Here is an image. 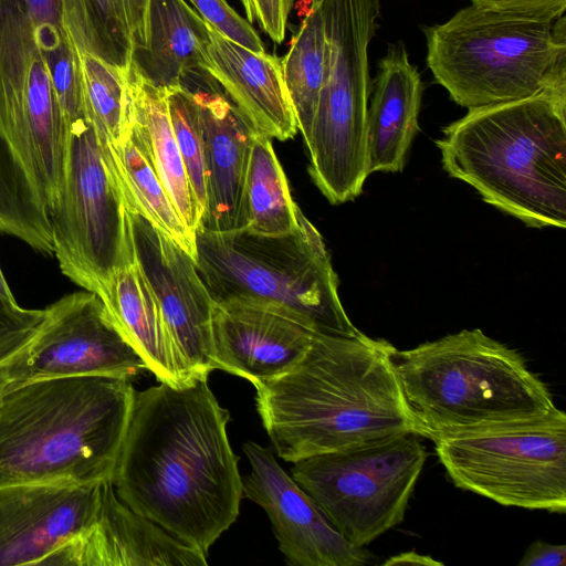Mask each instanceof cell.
<instances>
[{
	"label": "cell",
	"mask_w": 566,
	"mask_h": 566,
	"mask_svg": "<svg viewBox=\"0 0 566 566\" xmlns=\"http://www.w3.org/2000/svg\"><path fill=\"white\" fill-rule=\"evenodd\" d=\"M229 420L207 379L135 390L111 478L130 510L207 557L235 522L243 497Z\"/></svg>",
	"instance_id": "cell-1"
},
{
	"label": "cell",
	"mask_w": 566,
	"mask_h": 566,
	"mask_svg": "<svg viewBox=\"0 0 566 566\" xmlns=\"http://www.w3.org/2000/svg\"><path fill=\"white\" fill-rule=\"evenodd\" d=\"M396 349L360 331L315 333L296 365L254 385L256 410L276 454L294 463L399 433L426 438L403 395Z\"/></svg>",
	"instance_id": "cell-2"
},
{
	"label": "cell",
	"mask_w": 566,
	"mask_h": 566,
	"mask_svg": "<svg viewBox=\"0 0 566 566\" xmlns=\"http://www.w3.org/2000/svg\"><path fill=\"white\" fill-rule=\"evenodd\" d=\"M135 389L125 377L43 378L0 400V486L111 480Z\"/></svg>",
	"instance_id": "cell-3"
},
{
	"label": "cell",
	"mask_w": 566,
	"mask_h": 566,
	"mask_svg": "<svg viewBox=\"0 0 566 566\" xmlns=\"http://www.w3.org/2000/svg\"><path fill=\"white\" fill-rule=\"evenodd\" d=\"M436 142L443 169L528 227L566 226V96L543 93L469 112Z\"/></svg>",
	"instance_id": "cell-4"
},
{
	"label": "cell",
	"mask_w": 566,
	"mask_h": 566,
	"mask_svg": "<svg viewBox=\"0 0 566 566\" xmlns=\"http://www.w3.org/2000/svg\"><path fill=\"white\" fill-rule=\"evenodd\" d=\"M406 400L426 438L544 416L556 408L524 356L481 329H463L394 354Z\"/></svg>",
	"instance_id": "cell-5"
},
{
	"label": "cell",
	"mask_w": 566,
	"mask_h": 566,
	"mask_svg": "<svg viewBox=\"0 0 566 566\" xmlns=\"http://www.w3.org/2000/svg\"><path fill=\"white\" fill-rule=\"evenodd\" d=\"M422 31L431 74L464 108L566 96L565 15L537 19L471 3Z\"/></svg>",
	"instance_id": "cell-6"
},
{
	"label": "cell",
	"mask_w": 566,
	"mask_h": 566,
	"mask_svg": "<svg viewBox=\"0 0 566 566\" xmlns=\"http://www.w3.org/2000/svg\"><path fill=\"white\" fill-rule=\"evenodd\" d=\"M195 262L212 301H256L284 310L317 334L353 336L338 295L337 275L319 232L298 213V226L281 235L247 228L195 230Z\"/></svg>",
	"instance_id": "cell-7"
},
{
	"label": "cell",
	"mask_w": 566,
	"mask_h": 566,
	"mask_svg": "<svg viewBox=\"0 0 566 566\" xmlns=\"http://www.w3.org/2000/svg\"><path fill=\"white\" fill-rule=\"evenodd\" d=\"M451 482L504 506L566 512V415L557 407L528 419L433 436Z\"/></svg>",
	"instance_id": "cell-8"
},
{
	"label": "cell",
	"mask_w": 566,
	"mask_h": 566,
	"mask_svg": "<svg viewBox=\"0 0 566 566\" xmlns=\"http://www.w3.org/2000/svg\"><path fill=\"white\" fill-rule=\"evenodd\" d=\"M69 125L36 28L18 2L0 13V176L35 181L49 211L63 187Z\"/></svg>",
	"instance_id": "cell-9"
},
{
	"label": "cell",
	"mask_w": 566,
	"mask_h": 566,
	"mask_svg": "<svg viewBox=\"0 0 566 566\" xmlns=\"http://www.w3.org/2000/svg\"><path fill=\"white\" fill-rule=\"evenodd\" d=\"M428 458L415 433H399L294 462V481L353 545L400 524Z\"/></svg>",
	"instance_id": "cell-10"
},
{
	"label": "cell",
	"mask_w": 566,
	"mask_h": 566,
	"mask_svg": "<svg viewBox=\"0 0 566 566\" xmlns=\"http://www.w3.org/2000/svg\"><path fill=\"white\" fill-rule=\"evenodd\" d=\"M61 272L101 296L112 276L135 261L127 207L91 122L69 125L63 187L50 211Z\"/></svg>",
	"instance_id": "cell-11"
},
{
	"label": "cell",
	"mask_w": 566,
	"mask_h": 566,
	"mask_svg": "<svg viewBox=\"0 0 566 566\" xmlns=\"http://www.w3.org/2000/svg\"><path fill=\"white\" fill-rule=\"evenodd\" d=\"M0 367L8 387L54 377L130 378L146 369L103 300L86 290L45 307L34 336Z\"/></svg>",
	"instance_id": "cell-12"
},
{
	"label": "cell",
	"mask_w": 566,
	"mask_h": 566,
	"mask_svg": "<svg viewBox=\"0 0 566 566\" xmlns=\"http://www.w3.org/2000/svg\"><path fill=\"white\" fill-rule=\"evenodd\" d=\"M135 261L153 290L177 350L196 381L216 369L213 301L195 259L143 214L128 210Z\"/></svg>",
	"instance_id": "cell-13"
},
{
	"label": "cell",
	"mask_w": 566,
	"mask_h": 566,
	"mask_svg": "<svg viewBox=\"0 0 566 566\" xmlns=\"http://www.w3.org/2000/svg\"><path fill=\"white\" fill-rule=\"evenodd\" d=\"M250 472L242 479L243 496L266 512L279 548L292 566H361L373 555L349 543L312 497L275 460L272 449L243 444Z\"/></svg>",
	"instance_id": "cell-14"
},
{
	"label": "cell",
	"mask_w": 566,
	"mask_h": 566,
	"mask_svg": "<svg viewBox=\"0 0 566 566\" xmlns=\"http://www.w3.org/2000/svg\"><path fill=\"white\" fill-rule=\"evenodd\" d=\"M102 482L0 486V566L38 565L95 520Z\"/></svg>",
	"instance_id": "cell-15"
},
{
	"label": "cell",
	"mask_w": 566,
	"mask_h": 566,
	"mask_svg": "<svg viewBox=\"0 0 566 566\" xmlns=\"http://www.w3.org/2000/svg\"><path fill=\"white\" fill-rule=\"evenodd\" d=\"M211 333L216 369L253 386L296 365L315 334L289 312L248 300L213 302Z\"/></svg>",
	"instance_id": "cell-16"
},
{
	"label": "cell",
	"mask_w": 566,
	"mask_h": 566,
	"mask_svg": "<svg viewBox=\"0 0 566 566\" xmlns=\"http://www.w3.org/2000/svg\"><path fill=\"white\" fill-rule=\"evenodd\" d=\"M207 556L124 504L102 483L94 522L42 563L62 566H206Z\"/></svg>",
	"instance_id": "cell-17"
},
{
	"label": "cell",
	"mask_w": 566,
	"mask_h": 566,
	"mask_svg": "<svg viewBox=\"0 0 566 566\" xmlns=\"http://www.w3.org/2000/svg\"><path fill=\"white\" fill-rule=\"evenodd\" d=\"M191 92L203 134L206 203L198 228L210 232L243 229L245 176L256 132L221 92Z\"/></svg>",
	"instance_id": "cell-18"
},
{
	"label": "cell",
	"mask_w": 566,
	"mask_h": 566,
	"mask_svg": "<svg viewBox=\"0 0 566 566\" xmlns=\"http://www.w3.org/2000/svg\"><path fill=\"white\" fill-rule=\"evenodd\" d=\"M203 71L223 88L251 129L286 140L297 125L283 78L281 57L254 52L208 24Z\"/></svg>",
	"instance_id": "cell-19"
},
{
	"label": "cell",
	"mask_w": 566,
	"mask_h": 566,
	"mask_svg": "<svg viewBox=\"0 0 566 566\" xmlns=\"http://www.w3.org/2000/svg\"><path fill=\"white\" fill-rule=\"evenodd\" d=\"M423 83L402 41L390 43L377 63L367 111V171L403 169L419 125Z\"/></svg>",
	"instance_id": "cell-20"
},
{
	"label": "cell",
	"mask_w": 566,
	"mask_h": 566,
	"mask_svg": "<svg viewBox=\"0 0 566 566\" xmlns=\"http://www.w3.org/2000/svg\"><path fill=\"white\" fill-rule=\"evenodd\" d=\"M208 40V23L185 0H148L144 42L133 48L130 66L155 86H179L189 73L205 72Z\"/></svg>",
	"instance_id": "cell-21"
},
{
	"label": "cell",
	"mask_w": 566,
	"mask_h": 566,
	"mask_svg": "<svg viewBox=\"0 0 566 566\" xmlns=\"http://www.w3.org/2000/svg\"><path fill=\"white\" fill-rule=\"evenodd\" d=\"M99 297L159 382L175 387L193 382L159 303L136 262L117 271Z\"/></svg>",
	"instance_id": "cell-22"
},
{
	"label": "cell",
	"mask_w": 566,
	"mask_h": 566,
	"mask_svg": "<svg viewBox=\"0 0 566 566\" xmlns=\"http://www.w3.org/2000/svg\"><path fill=\"white\" fill-rule=\"evenodd\" d=\"M132 128L181 220L195 233L202 211L192 192L170 123L167 88L155 86L129 66Z\"/></svg>",
	"instance_id": "cell-23"
},
{
	"label": "cell",
	"mask_w": 566,
	"mask_h": 566,
	"mask_svg": "<svg viewBox=\"0 0 566 566\" xmlns=\"http://www.w3.org/2000/svg\"><path fill=\"white\" fill-rule=\"evenodd\" d=\"M98 143L127 209L146 217L195 259V233L181 220L133 128L116 146Z\"/></svg>",
	"instance_id": "cell-24"
},
{
	"label": "cell",
	"mask_w": 566,
	"mask_h": 566,
	"mask_svg": "<svg viewBox=\"0 0 566 566\" xmlns=\"http://www.w3.org/2000/svg\"><path fill=\"white\" fill-rule=\"evenodd\" d=\"M243 210L245 228L259 234H286L298 226L301 209L291 197L271 138L259 133L252 138Z\"/></svg>",
	"instance_id": "cell-25"
},
{
	"label": "cell",
	"mask_w": 566,
	"mask_h": 566,
	"mask_svg": "<svg viewBox=\"0 0 566 566\" xmlns=\"http://www.w3.org/2000/svg\"><path fill=\"white\" fill-rule=\"evenodd\" d=\"M325 25L321 0H313L294 33L290 49L281 57L284 83L293 107L297 130L310 137L325 73Z\"/></svg>",
	"instance_id": "cell-26"
},
{
	"label": "cell",
	"mask_w": 566,
	"mask_h": 566,
	"mask_svg": "<svg viewBox=\"0 0 566 566\" xmlns=\"http://www.w3.org/2000/svg\"><path fill=\"white\" fill-rule=\"evenodd\" d=\"M84 116L101 143L116 146L132 129L128 71L77 51Z\"/></svg>",
	"instance_id": "cell-27"
},
{
	"label": "cell",
	"mask_w": 566,
	"mask_h": 566,
	"mask_svg": "<svg viewBox=\"0 0 566 566\" xmlns=\"http://www.w3.org/2000/svg\"><path fill=\"white\" fill-rule=\"evenodd\" d=\"M62 27L77 51L129 70L133 43L119 0H59Z\"/></svg>",
	"instance_id": "cell-28"
},
{
	"label": "cell",
	"mask_w": 566,
	"mask_h": 566,
	"mask_svg": "<svg viewBox=\"0 0 566 566\" xmlns=\"http://www.w3.org/2000/svg\"><path fill=\"white\" fill-rule=\"evenodd\" d=\"M167 103L170 123L192 192L203 211L206 182L199 105L193 93L184 84L167 88Z\"/></svg>",
	"instance_id": "cell-29"
},
{
	"label": "cell",
	"mask_w": 566,
	"mask_h": 566,
	"mask_svg": "<svg viewBox=\"0 0 566 566\" xmlns=\"http://www.w3.org/2000/svg\"><path fill=\"white\" fill-rule=\"evenodd\" d=\"M198 14L222 35L254 52H264L261 38L226 0H189Z\"/></svg>",
	"instance_id": "cell-30"
},
{
	"label": "cell",
	"mask_w": 566,
	"mask_h": 566,
	"mask_svg": "<svg viewBox=\"0 0 566 566\" xmlns=\"http://www.w3.org/2000/svg\"><path fill=\"white\" fill-rule=\"evenodd\" d=\"M295 0H241L247 21L256 23L274 42L285 38L290 12Z\"/></svg>",
	"instance_id": "cell-31"
},
{
	"label": "cell",
	"mask_w": 566,
	"mask_h": 566,
	"mask_svg": "<svg viewBox=\"0 0 566 566\" xmlns=\"http://www.w3.org/2000/svg\"><path fill=\"white\" fill-rule=\"evenodd\" d=\"M472 4L537 19L565 15L566 0H471Z\"/></svg>",
	"instance_id": "cell-32"
},
{
	"label": "cell",
	"mask_w": 566,
	"mask_h": 566,
	"mask_svg": "<svg viewBox=\"0 0 566 566\" xmlns=\"http://www.w3.org/2000/svg\"><path fill=\"white\" fill-rule=\"evenodd\" d=\"M566 564V546L534 541L525 551L520 566H564Z\"/></svg>",
	"instance_id": "cell-33"
},
{
	"label": "cell",
	"mask_w": 566,
	"mask_h": 566,
	"mask_svg": "<svg viewBox=\"0 0 566 566\" xmlns=\"http://www.w3.org/2000/svg\"><path fill=\"white\" fill-rule=\"evenodd\" d=\"M147 2L148 0H119L133 48L139 46L144 42Z\"/></svg>",
	"instance_id": "cell-34"
},
{
	"label": "cell",
	"mask_w": 566,
	"mask_h": 566,
	"mask_svg": "<svg viewBox=\"0 0 566 566\" xmlns=\"http://www.w3.org/2000/svg\"><path fill=\"white\" fill-rule=\"evenodd\" d=\"M398 564H412V565H443V563L434 560L430 556H424L416 552H406L392 556L384 562V565H398Z\"/></svg>",
	"instance_id": "cell-35"
},
{
	"label": "cell",
	"mask_w": 566,
	"mask_h": 566,
	"mask_svg": "<svg viewBox=\"0 0 566 566\" xmlns=\"http://www.w3.org/2000/svg\"><path fill=\"white\" fill-rule=\"evenodd\" d=\"M0 300L10 306H18V302L15 301L6 277L0 269Z\"/></svg>",
	"instance_id": "cell-36"
},
{
	"label": "cell",
	"mask_w": 566,
	"mask_h": 566,
	"mask_svg": "<svg viewBox=\"0 0 566 566\" xmlns=\"http://www.w3.org/2000/svg\"><path fill=\"white\" fill-rule=\"evenodd\" d=\"M7 387H8V379L6 377L3 369L0 367V400H1V397L4 392V390L7 389Z\"/></svg>",
	"instance_id": "cell-37"
}]
</instances>
